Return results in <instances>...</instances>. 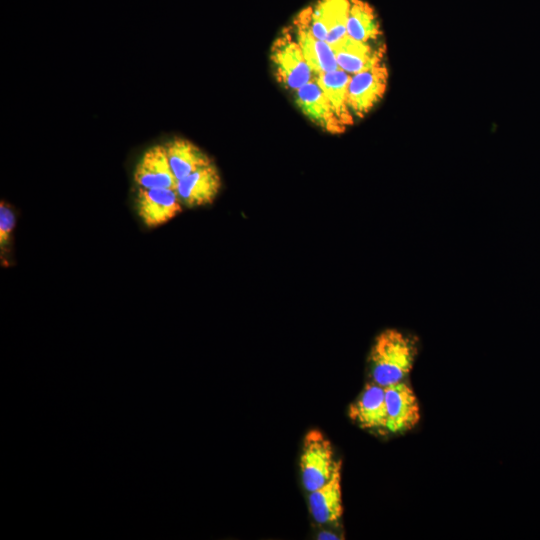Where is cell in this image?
<instances>
[{"label": "cell", "instance_id": "1", "mask_svg": "<svg viewBox=\"0 0 540 540\" xmlns=\"http://www.w3.org/2000/svg\"><path fill=\"white\" fill-rule=\"evenodd\" d=\"M416 354L417 346L410 336L396 329L382 331L369 354L372 381L383 387L404 381L413 368Z\"/></svg>", "mask_w": 540, "mask_h": 540}, {"label": "cell", "instance_id": "2", "mask_svg": "<svg viewBox=\"0 0 540 540\" xmlns=\"http://www.w3.org/2000/svg\"><path fill=\"white\" fill-rule=\"evenodd\" d=\"M341 461L334 458L331 442L317 430H310L303 439L300 470L304 488L309 492L327 483Z\"/></svg>", "mask_w": 540, "mask_h": 540}, {"label": "cell", "instance_id": "3", "mask_svg": "<svg viewBox=\"0 0 540 540\" xmlns=\"http://www.w3.org/2000/svg\"><path fill=\"white\" fill-rule=\"evenodd\" d=\"M270 59L278 82L293 92L315 78L292 32L274 41Z\"/></svg>", "mask_w": 540, "mask_h": 540}, {"label": "cell", "instance_id": "4", "mask_svg": "<svg viewBox=\"0 0 540 540\" xmlns=\"http://www.w3.org/2000/svg\"><path fill=\"white\" fill-rule=\"evenodd\" d=\"M350 0H318L297 17L311 33L331 47L347 35Z\"/></svg>", "mask_w": 540, "mask_h": 540}, {"label": "cell", "instance_id": "5", "mask_svg": "<svg viewBox=\"0 0 540 540\" xmlns=\"http://www.w3.org/2000/svg\"><path fill=\"white\" fill-rule=\"evenodd\" d=\"M388 71L383 63L351 75L348 87V108L352 116L363 117L383 97Z\"/></svg>", "mask_w": 540, "mask_h": 540}, {"label": "cell", "instance_id": "6", "mask_svg": "<svg viewBox=\"0 0 540 540\" xmlns=\"http://www.w3.org/2000/svg\"><path fill=\"white\" fill-rule=\"evenodd\" d=\"M135 207L143 224L148 228H155L177 216L182 211L183 204L176 189L138 188Z\"/></svg>", "mask_w": 540, "mask_h": 540}, {"label": "cell", "instance_id": "7", "mask_svg": "<svg viewBox=\"0 0 540 540\" xmlns=\"http://www.w3.org/2000/svg\"><path fill=\"white\" fill-rule=\"evenodd\" d=\"M386 432L402 433L413 429L420 420V407L412 388L405 382L385 387Z\"/></svg>", "mask_w": 540, "mask_h": 540}, {"label": "cell", "instance_id": "8", "mask_svg": "<svg viewBox=\"0 0 540 540\" xmlns=\"http://www.w3.org/2000/svg\"><path fill=\"white\" fill-rule=\"evenodd\" d=\"M222 186L218 168L214 163L202 167L177 181L176 191L186 207H200L211 204Z\"/></svg>", "mask_w": 540, "mask_h": 540}, {"label": "cell", "instance_id": "9", "mask_svg": "<svg viewBox=\"0 0 540 540\" xmlns=\"http://www.w3.org/2000/svg\"><path fill=\"white\" fill-rule=\"evenodd\" d=\"M348 415L362 429L386 432L385 387L367 383L349 406Z\"/></svg>", "mask_w": 540, "mask_h": 540}, {"label": "cell", "instance_id": "10", "mask_svg": "<svg viewBox=\"0 0 540 540\" xmlns=\"http://www.w3.org/2000/svg\"><path fill=\"white\" fill-rule=\"evenodd\" d=\"M133 180L137 188L176 189L177 179L164 145H154L141 155L133 171Z\"/></svg>", "mask_w": 540, "mask_h": 540}, {"label": "cell", "instance_id": "11", "mask_svg": "<svg viewBox=\"0 0 540 540\" xmlns=\"http://www.w3.org/2000/svg\"><path fill=\"white\" fill-rule=\"evenodd\" d=\"M297 107L313 123L329 133H340L345 126L336 117L315 78L294 91Z\"/></svg>", "mask_w": 540, "mask_h": 540}, {"label": "cell", "instance_id": "12", "mask_svg": "<svg viewBox=\"0 0 540 540\" xmlns=\"http://www.w3.org/2000/svg\"><path fill=\"white\" fill-rule=\"evenodd\" d=\"M292 34L314 77L339 69L332 47L325 40L317 39L308 26L297 18L294 21Z\"/></svg>", "mask_w": 540, "mask_h": 540}, {"label": "cell", "instance_id": "13", "mask_svg": "<svg viewBox=\"0 0 540 540\" xmlns=\"http://www.w3.org/2000/svg\"><path fill=\"white\" fill-rule=\"evenodd\" d=\"M308 502L311 515L319 524L335 523L342 517L341 467L327 483L309 492Z\"/></svg>", "mask_w": 540, "mask_h": 540}, {"label": "cell", "instance_id": "14", "mask_svg": "<svg viewBox=\"0 0 540 540\" xmlns=\"http://www.w3.org/2000/svg\"><path fill=\"white\" fill-rule=\"evenodd\" d=\"M332 49L339 68L350 75L382 63V49H375L369 42L357 41L348 35L333 45Z\"/></svg>", "mask_w": 540, "mask_h": 540}, {"label": "cell", "instance_id": "15", "mask_svg": "<svg viewBox=\"0 0 540 540\" xmlns=\"http://www.w3.org/2000/svg\"><path fill=\"white\" fill-rule=\"evenodd\" d=\"M163 145L177 181L213 163V160L190 140L176 137Z\"/></svg>", "mask_w": 540, "mask_h": 540}, {"label": "cell", "instance_id": "16", "mask_svg": "<svg viewBox=\"0 0 540 540\" xmlns=\"http://www.w3.org/2000/svg\"><path fill=\"white\" fill-rule=\"evenodd\" d=\"M350 79L351 75L340 68L315 77L336 117L344 126L351 124L353 118L348 108Z\"/></svg>", "mask_w": 540, "mask_h": 540}, {"label": "cell", "instance_id": "17", "mask_svg": "<svg viewBox=\"0 0 540 540\" xmlns=\"http://www.w3.org/2000/svg\"><path fill=\"white\" fill-rule=\"evenodd\" d=\"M381 34L373 8L362 0H350L347 35L357 41L370 42Z\"/></svg>", "mask_w": 540, "mask_h": 540}, {"label": "cell", "instance_id": "18", "mask_svg": "<svg viewBox=\"0 0 540 540\" xmlns=\"http://www.w3.org/2000/svg\"><path fill=\"white\" fill-rule=\"evenodd\" d=\"M16 219L10 205L1 201L0 204V246L3 249L10 239V235L15 227Z\"/></svg>", "mask_w": 540, "mask_h": 540}, {"label": "cell", "instance_id": "19", "mask_svg": "<svg viewBox=\"0 0 540 540\" xmlns=\"http://www.w3.org/2000/svg\"><path fill=\"white\" fill-rule=\"evenodd\" d=\"M317 538L320 539V540H332V539H339L336 534H334L333 532H330V531H327V530H323L321 531L320 533H318L317 535Z\"/></svg>", "mask_w": 540, "mask_h": 540}]
</instances>
